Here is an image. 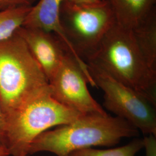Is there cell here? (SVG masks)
<instances>
[{
  "mask_svg": "<svg viewBox=\"0 0 156 156\" xmlns=\"http://www.w3.org/2000/svg\"><path fill=\"white\" fill-rule=\"evenodd\" d=\"M82 115L57 101L49 85L6 119L5 147L10 156H27L32 142L39 135Z\"/></svg>",
  "mask_w": 156,
  "mask_h": 156,
  "instance_id": "277c9868",
  "label": "cell"
},
{
  "mask_svg": "<svg viewBox=\"0 0 156 156\" xmlns=\"http://www.w3.org/2000/svg\"><path fill=\"white\" fill-rule=\"evenodd\" d=\"M139 130L122 118L109 115H83L71 123L47 130L34 140L28 155L41 151L68 156L93 146H112L124 138L138 136Z\"/></svg>",
  "mask_w": 156,
  "mask_h": 156,
  "instance_id": "6da1fadb",
  "label": "cell"
},
{
  "mask_svg": "<svg viewBox=\"0 0 156 156\" xmlns=\"http://www.w3.org/2000/svg\"><path fill=\"white\" fill-rule=\"evenodd\" d=\"M37 0H0V11L22 6H32Z\"/></svg>",
  "mask_w": 156,
  "mask_h": 156,
  "instance_id": "5bb4252c",
  "label": "cell"
},
{
  "mask_svg": "<svg viewBox=\"0 0 156 156\" xmlns=\"http://www.w3.org/2000/svg\"><path fill=\"white\" fill-rule=\"evenodd\" d=\"M156 136L153 134H149L144 138L143 148L145 149L146 156H156Z\"/></svg>",
  "mask_w": 156,
  "mask_h": 156,
  "instance_id": "9a60e30c",
  "label": "cell"
},
{
  "mask_svg": "<svg viewBox=\"0 0 156 156\" xmlns=\"http://www.w3.org/2000/svg\"><path fill=\"white\" fill-rule=\"evenodd\" d=\"M7 149L4 147H0V156H9Z\"/></svg>",
  "mask_w": 156,
  "mask_h": 156,
  "instance_id": "ac0fdd59",
  "label": "cell"
},
{
  "mask_svg": "<svg viewBox=\"0 0 156 156\" xmlns=\"http://www.w3.org/2000/svg\"><path fill=\"white\" fill-rule=\"evenodd\" d=\"M60 22L72 52L86 62L94 54L116 19L108 0L95 3L64 0Z\"/></svg>",
  "mask_w": 156,
  "mask_h": 156,
  "instance_id": "5b68a950",
  "label": "cell"
},
{
  "mask_svg": "<svg viewBox=\"0 0 156 156\" xmlns=\"http://www.w3.org/2000/svg\"><path fill=\"white\" fill-rule=\"evenodd\" d=\"M78 3H95L100 1L101 0H70Z\"/></svg>",
  "mask_w": 156,
  "mask_h": 156,
  "instance_id": "e0dca14e",
  "label": "cell"
},
{
  "mask_svg": "<svg viewBox=\"0 0 156 156\" xmlns=\"http://www.w3.org/2000/svg\"><path fill=\"white\" fill-rule=\"evenodd\" d=\"M87 83L95 87L86 62L70 51L49 80L51 96L62 105L83 115H108L90 94Z\"/></svg>",
  "mask_w": 156,
  "mask_h": 156,
  "instance_id": "52a82bcc",
  "label": "cell"
},
{
  "mask_svg": "<svg viewBox=\"0 0 156 156\" xmlns=\"http://www.w3.org/2000/svg\"><path fill=\"white\" fill-rule=\"evenodd\" d=\"M6 125L5 115L0 100V147H5Z\"/></svg>",
  "mask_w": 156,
  "mask_h": 156,
  "instance_id": "2e32d148",
  "label": "cell"
},
{
  "mask_svg": "<svg viewBox=\"0 0 156 156\" xmlns=\"http://www.w3.org/2000/svg\"><path fill=\"white\" fill-rule=\"evenodd\" d=\"M63 1L38 0L37 4L31 7L23 26L55 34L71 51L60 22V9Z\"/></svg>",
  "mask_w": 156,
  "mask_h": 156,
  "instance_id": "9c48e42d",
  "label": "cell"
},
{
  "mask_svg": "<svg viewBox=\"0 0 156 156\" xmlns=\"http://www.w3.org/2000/svg\"><path fill=\"white\" fill-rule=\"evenodd\" d=\"M49 86V81L16 33L0 42V100L6 119Z\"/></svg>",
  "mask_w": 156,
  "mask_h": 156,
  "instance_id": "3957f363",
  "label": "cell"
},
{
  "mask_svg": "<svg viewBox=\"0 0 156 156\" xmlns=\"http://www.w3.org/2000/svg\"><path fill=\"white\" fill-rule=\"evenodd\" d=\"M142 55L151 69L156 72V9L131 29Z\"/></svg>",
  "mask_w": 156,
  "mask_h": 156,
  "instance_id": "8fae6325",
  "label": "cell"
},
{
  "mask_svg": "<svg viewBox=\"0 0 156 156\" xmlns=\"http://www.w3.org/2000/svg\"><path fill=\"white\" fill-rule=\"evenodd\" d=\"M114 13L116 22L133 29L156 8V0H108Z\"/></svg>",
  "mask_w": 156,
  "mask_h": 156,
  "instance_id": "30bf717a",
  "label": "cell"
},
{
  "mask_svg": "<svg viewBox=\"0 0 156 156\" xmlns=\"http://www.w3.org/2000/svg\"><path fill=\"white\" fill-rule=\"evenodd\" d=\"M95 87L104 91V106L147 135L156 136V105L138 91L117 81L94 64L86 62Z\"/></svg>",
  "mask_w": 156,
  "mask_h": 156,
  "instance_id": "8992f818",
  "label": "cell"
},
{
  "mask_svg": "<svg viewBox=\"0 0 156 156\" xmlns=\"http://www.w3.org/2000/svg\"><path fill=\"white\" fill-rule=\"evenodd\" d=\"M86 62L98 67L156 105V72L149 67L142 55L131 29L116 22Z\"/></svg>",
  "mask_w": 156,
  "mask_h": 156,
  "instance_id": "7a4b0ae2",
  "label": "cell"
},
{
  "mask_svg": "<svg viewBox=\"0 0 156 156\" xmlns=\"http://www.w3.org/2000/svg\"><path fill=\"white\" fill-rule=\"evenodd\" d=\"M143 147V139L135 138L119 147L103 150L90 147L74 151L68 156H135Z\"/></svg>",
  "mask_w": 156,
  "mask_h": 156,
  "instance_id": "4fadbf2b",
  "label": "cell"
},
{
  "mask_svg": "<svg viewBox=\"0 0 156 156\" xmlns=\"http://www.w3.org/2000/svg\"><path fill=\"white\" fill-rule=\"evenodd\" d=\"M32 6L0 11V42L11 38L22 27Z\"/></svg>",
  "mask_w": 156,
  "mask_h": 156,
  "instance_id": "7c38bea8",
  "label": "cell"
},
{
  "mask_svg": "<svg viewBox=\"0 0 156 156\" xmlns=\"http://www.w3.org/2000/svg\"><path fill=\"white\" fill-rule=\"evenodd\" d=\"M16 33L23 39L49 81L60 67L64 56L71 51L55 34L23 26Z\"/></svg>",
  "mask_w": 156,
  "mask_h": 156,
  "instance_id": "ba28073f",
  "label": "cell"
}]
</instances>
